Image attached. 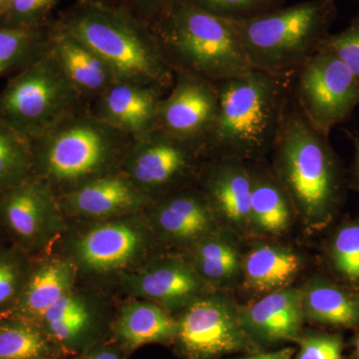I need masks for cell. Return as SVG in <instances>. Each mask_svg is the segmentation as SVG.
<instances>
[{
	"mask_svg": "<svg viewBox=\"0 0 359 359\" xmlns=\"http://www.w3.org/2000/svg\"><path fill=\"white\" fill-rule=\"evenodd\" d=\"M78 283L74 264L58 252L35 257L20 297L6 314L39 323L42 316Z\"/></svg>",
	"mask_w": 359,
	"mask_h": 359,
	"instance_id": "19",
	"label": "cell"
},
{
	"mask_svg": "<svg viewBox=\"0 0 359 359\" xmlns=\"http://www.w3.org/2000/svg\"><path fill=\"white\" fill-rule=\"evenodd\" d=\"M209 159L197 177L202 185L201 191L215 214L235 226L250 223L252 179L248 163L233 158Z\"/></svg>",
	"mask_w": 359,
	"mask_h": 359,
	"instance_id": "18",
	"label": "cell"
},
{
	"mask_svg": "<svg viewBox=\"0 0 359 359\" xmlns=\"http://www.w3.org/2000/svg\"><path fill=\"white\" fill-rule=\"evenodd\" d=\"M132 140L85 107L30 141L34 176L44 180L56 196L62 195L93 180L121 173Z\"/></svg>",
	"mask_w": 359,
	"mask_h": 359,
	"instance_id": "4",
	"label": "cell"
},
{
	"mask_svg": "<svg viewBox=\"0 0 359 359\" xmlns=\"http://www.w3.org/2000/svg\"><path fill=\"white\" fill-rule=\"evenodd\" d=\"M318 50L337 56L359 81V13L354 16L346 29L335 34L330 33Z\"/></svg>",
	"mask_w": 359,
	"mask_h": 359,
	"instance_id": "34",
	"label": "cell"
},
{
	"mask_svg": "<svg viewBox=\"0 0 359 359\" xmlns=\"http://www.w3.org/2000/svg\"><path fill=\"white\" fill-rule=\"evenodd\" d=\"M203 11L226 20L256 18L285 6V0H188Z\"/></svg>",
	"mask_w": 359,
	"mask_h": 359,
	"instance_id": "33",
	"label": "cell"
},
{
	"mask_svg": "<svg viewBox=\"0 0 359 359\" xmlns=\"http://www.w3.org/2000/svg\"><path fill=\"white\" fill-rule=\"evenodd\" d=\"M117 301L108 290L78 283L39 323L61 356H78L110 332Z\"/></svg>",
	"mask_w": 359,
	"mask_h": 359,
	"instance_id": "12",
	"label": "cell"
},
{
	"mask_svg": "<svg viewBox=\"0 0 359 359\" xmlns=\"http://www.w3.org/2000/svg\"><path fill=\"white\" fill-rule=\"evenodd\" d=\"M34 176L32 142L0 120V192Z\"/></svg>",
	"mask_w": 359,
	"mask_h": 359,
	"instance_id": "30",
	"label": "cell"
},
{
	"mask_svg": "<svg viewBox=\"0 0 359 359\" xmlns=\"http://www.w3.org/2000/svg\"><path fill=\"white\" fill-rule=\"evenodd\" d=\"M34 257L16 245H0V313L8 311L20 297Z\"/></svg>",
	"mask_w": 359,
	"mask_h": 359,
	"instance_id": "31",
	"label": "cell"
},
{
	"mask_svg": "<svg viewBox=\"0 0 359 359\" xmlns=\"http://www.w3.org/2000/svg\"><path fill=\"white\" fill-rule=\"evenodd\" d=\"M207 287L183 256H158L123 276L111 292L156 302L173 313L207 294Z\"/></svg>",
	"mask_w": 359,
	"mask_h": 359,
	"instance_id": "15",
	"label": "cell"
},
{
	"mask_svg": "<svg viewBox=\"0 0 359 359\" xmlns=\"http://www.w3.org/2000/svg\"><path fill=\"white\" fill-rule=\"evenodd\" d=\"M292 97L311 126L330 137L359 105V81L337 56L318 50L294 73Z\"/></svg>",
	"mask_w": 359,
	"mask_h": 359,
	"instance_id": "9",
	"label": "cell"
},
{
	"mask_svg": "<svg viewBox=\"0 0 359 359\" xmlns=\"http://www.w3.org/2000/svg\"><path fill=\"white\" fill-rule=\"evenodd\" d=\"M78 359H123L122 351L113 344L100 341L78 355Z\"/></svg>",
	"mask_w": 359,
	"mask_h": 359,
	"instance_id": "38",
	"label": "cell"
},
{
	"mask_svg": "<svg viewBox=\"0 0 359 359\" xmlns=\"http://www.w3.org/2000/svg\"><path fill=\"white\" fill-rule=\"evenodd\" d=\"M309 320L320 325L359 328V292L327 278H316L302 292Z\"/></svg>",
	"mask_w": 359,
	"mask_h": 359,
	"instance_id": "24",
	"label": "cell"
},
{
	"mask_svg": "<svg viewBox=\"0 0 359 359\" xmlns=\"http://www.w3.org/2000/svg\"><path fill=\"white\" fill-rule=\"evenodd\" d=\"M95 1H104V2H106L105 0H95Z\"/></svg>",
	"mask_w": 359,
	"mask_h": 359,
	"instance_id": "44",
	"label": "cell"
},
{
	"mask_svg": "<svg viewBox=\"0 0 359 359\" xmlns=\"http://www.w3.org/2000/svg\"><path fill=\"white\" fill-rule=\"evenodd\" d=\"M158 242L189 248L215 231L217 215L201 190L184 188L144 210Z\"/></svg>",
	"mask_w": 359,
	"mask_h": 359,
	"instance_id": "16",
	"label": "cell"
},
{
	"mask_svg": "<svg viewBox=\"0 0 359 359\" xmlns=\"http://www.w3.org/2000/svg\"><path fill=\"white\" fill-rule=\"evenodd\" d=\"M292 78L252 69L216 83V122L202 157L233 158L249 163L273 150L292 97Z\"/></svg>",
	"mask_w": 359,
	"mask_h": 359,
	"instance_id": "2",
	"label": "cell"
},
{
	"mask_svg": "<svg viewBox=\"0 0 359 359\" xmlns=\"http://www.w3.org/2000/svg\"><path fill=\"white\" fill-rule=\"evenodd\" d=\"M68 221H102L143 212L153 200L124 174L108 175L57 196Z\"/></svg>",
	"mask_w": 359,
	"mask_h": 359,
	"instance_id": "17",
	"label": "cell"
},
{
	"mask_svg": "<svg viewBox=\"0 0 359 359\" xmlns=\"http://www.w3.org/2000/svg\"><path fill=\"white\" fill-rule=\"evenodd\" d=\"M294 353V348H292V347H287V348L273 351V353L259 354V355L250 356V358L242 359H292Z\"/></svg>",
	"mask_w": 359,
	"mask_h": 359,
	"instance_id": "40",
	"label": "cell"
},
{
	"mask_svg": "<svg viewBox=\"0 0 359 359\" xmlns=\"http://www.w3.org/2000/svg\"><path fill=\"white\" fill-rule=\"evenodd\" d=\"M55 25L95 51L116 81L158 90L164 95L173 86V67L150 25L126 9L80 0Z\"/></svg>",
	"mask_w": 359,
	"mask_h": 359,
	"instance_id": "1",
	"label": "cell"
},
{
	"mask_svg": "<svg viewBox=\"0 0 359 359\" xmlns=\"http://www.w3.org/2000/svg\"><path fill=\"white\" fill-rule=\"evenodd\" d=\"M330 264L344 282L359 285V219L344 222L328 245Z\"/></svg>",
	"mask_w": 359,
	"mask_h": 359,
	"instance_id": "32",
	"label": "cell"
},
{
	"mask_svg": "<svg viewBox=\"0 0 359 359\" xmlns=\"http://www.w3.org/2000/svg\"><path fill=\"white\" fill-rule=\"evenodd\" d=\"M49 47L86 102L116 82L112 70L95 51L55 23L49 28Z\"/></svg>",
	"mask_w": 359,
	"mask_h": 359,
	"instance_id": "22",
	"label": "cell"
},
{
	"mask_svg": "<svg viewBox=\"0 0 359 359\" xmlns=\"http://www.w3.org/2000/svg\"><path fill=\"white\" fill-rule=\"evenodd\" d=\"M183 257L208 285L231 280L241 264L235 245L215 231L187 248Z\"/></svg>",
	"mask_w": 359,
	"mask_h": 359,
	"instance_id": "27",
	"label": "cell"
},
{
	"mask_svg": "<svg viewBox=\"0 0 359 359\" xmlns=\"http://www.w3.org/2000/svg\"><path fill=\"white\" fill-rule=\"evenodd\" d=\"M149 25L174 71L219 83L252 70L228 20L188 0H173Z\"/></svg>",
	"mask_w": 359,
	"mask_h": 359,
	"instance_id": "5",
	"label": "cell"
},
{
	"mask_svg": "<svg viewBox=\"0 0 359 359\" xmlns=\"http://www.w3.org/2000/svg\"><path fill=\"white\" fill-rule=\"evenodd\" d=\"M62 356H49V358H37V359H61Z\"/></svg>",
	"mask_w": 359,
	"mask_h": 359,
	"instance_id": "43",
	"label": "cell"
},
{
	"mask_svg": "<svg viewBox=\"0 0 359 359\" xmlns=\"http://www.w3.org/2000/svg\"><path fill=\"white\" fill-rule=\"evenodd\" d=\"M164 96L158 90L116 81L94 99L90 111L135 139L156 128L158 108Z\"/></svg>",
	"mask_w": 359,
	"mask_h": 359,
	"instance_id": "20",
	"label": "cell"
},
{
	"mask_svg": "<svg viewBox=\"0 0 359 359\" xmlns=\"http://www.w3.org/2000/svg\"><path fill=\"white\" fill-rule=\"evenodd\" d=\"M297 359H342L344 339L339 334H316L299 340Z\"/></svg>",
	"mask_w": 359,
	"mask_h": 359,
	"instance_id": "36",
	"label": "cell"
},
{
	"mask_svg": "<svg viewBox=\"0 0 359 359\" xmlns=\"http://www.w3.org/2000/svg\"><path fill=\"white\" fill-rule=\"evenodd\" d=\"M200 151L156 127L131 142L123 162L124 174L153 201L186 188L198 176Z\"/></svg>",
	"mask_w": 359,
	"mask_h": 359,
	"instance_id": "11",
	"label": "cell"
},
{
	"mask_svg": "<svg viewBox=\"0 0 359 359\" xmlns=\"http://www.w3.org/2000/svg\"><path fill=\"white\" fill-rule=\"evenodd\" d=\"M61 356L36 321L0 313V359Z\"/></svg>",
	"mask_w": 359,
	"mask_h": 359,
	"instance_id": "28",
	"label": "cell"
},
{
	"mask_svg": "<svg viewBox=\"0 0 359 359\" xmlns=\"http://www.w3.org/2000/svg\"><path fill=\"white\" fill-rule=\"evenodd\" d=\"M48 47L0 92V120L30 141L87 107Z\"/></svg>",
	"mask_w": 359,
	"mask_h": 359,
	"instance_id": "8",
	"label": "cell"
},
{
	"mask_svg": "<svg viewBox=\"0 0 359 359\" xmlns=\"http://www.w3.org/2000/svg\"><path fill=\"white\" fill-rule=\"evenodd\" d=\"M174 72L173 86L161 99L156 127L201 153L218 114L217 85L186 71Z\"/></svg>",
	"mask_w": 359,
	"mask_h": 359,
	"instance_id": "14",
	"label": "cell"
},
{
	"mask_svg": "<svg viewBox=\"0 0 359 359\" xmlns=\"http://www.w3.org/2000/svg\"><path fill=\"white\" fill-rule=\"evenodd\" d=\"M49 28L0 25V77L16 74L48 50Z\"/></svg>",
	"mask_w": 359,
	"mask_h": 359,
	"instance_id": "29",
	"label": "cell"
},
{
	"mask_svg": "<svg viewBox=\"0 0 359 359\" xmlns=\"http://www.w3.org/2000/svg\"><path fill=\"white\" fill-rule=\"evenodd\" d=\"M301 259L290 250L264 245L248 255L244 263L245 283L257 292L285 289L301 269Z\"/></svg>",
	"mask_w": 359,
	"mask_h": 359,
	"instance_id": "26",
	"label": "cell"
},
{
	"mask_svg": "<svg viewBox=\"0 0 359 359\" xmlns=\"http://www.w3.org/2000/svg\"><path fill=\"white\" fill-rule=\"evenodd\" d=\"M139 18L150 23L157 18L173 0H125Z\"/></svg>",
	"mask_w": 359,
	"mask_h": 359,
	"instance_id": "37",
	"label": "cell"
},
{
	"mask_svg": "<svg viewBox=\"0 0 359 359\" xmlns=\"http://www.w3.org/2000/svg\"><path fill=\"white\" fill-rule=\"evenodd\" d=\"M61 0H9L4 26L7 27H37Z\"/></svg>",
	"mask_w": 359,
	"mask_h": 359,
	"instance_id": "35",
	"label": "cell"
},
{
	"mask_svg": "<svg viewBox=\"0 0 359 359\" xmlns=\"http://www.w3.org/2000/svg\"><path fill=\"white\" fill-rule=\"evenodd\" d=\"M337 18L335 0H309L228 22L252 69L294 76L327 39Z\"/></svg>",
	"mask_w": 359,
	"mask_h": 359,
	"instance_id": "7",
	"label": "cell"
},
{
	"mask_svg": "<svg viewBox=\"0 0 359 359\" xmlns=\"http://www.w3.org/2000/svg\"><path fill=\"white\" fill-rule=\"evenodd\" d=\"M275 172L309 223L332 221L346 190L339 156L325 136L311 126L292 97L273 148Z\"/></svg>",
	"mask_w": 359,
	"mask_h": 359,
	"instance_id": "3",
	"label": "cell"
},
{
	"mask_svg": "<svg viewBox=\"0 0 359 359\" xmlns=\"http://www.w3.org/2000/svg\"><path fill=\"white\" fill-rule=\"evenodd\" d=\"M0 224L13 245L32 257L48 254L68 229L57 196L37 176L0 192Z\"/></svg>",
	"mask_w": 359,
	"mask_h": 359,
	"instance_id": "10",
	"label": "cell"
},
{
	"mask_svg": "<svg viewBox=\"0 0 359 359\" xmlns=\"http://www.w3.org/2000/svg\"><path fill=\"white\" fill-rule=\"evenodd\" d=\"M177 321L175 340L187 359H214L249 344L250 334L238 309L218 295L197 297L181 311Z\"/></svg>",
	"mask_w": 359,
	"mask_h": 359,
	"instance_id": "13",
	"label": "cell"
},
{
	"mask_svg": "<svg viewBox=\"0 0 359 359\" xmlns=\"http://www.w3.org/2000/svg\"><path fill=\"white\" fill-rule=\"evenodd\" d=\"M248 167L252 179L250 223L268 233H282L292 218L289 193L275 172L255 169L249 163Z\"/></svg>",
	"mask_w": 359,
	"mask_h": 359,
	"instance_id": "25",
	"label": "cell"
},
{
	"mask_svg": "<svg viewBox=\"0 0 359 359\" xmlns=\"http://www.w3.org/2000/svg\"><path fill=\"white\" fill-rule=\"evenodd\" d=\"M8 2L9 0H0V16H4V14L6 13Z\"/></svg>",
	"mask_w": 359,
	"mask_h": 359,
	"instance_id": "42",
	"label": "cell"
},
{
	"mask_svg": "<svg viewBox=\"0 0 359 359\" xmlns=\"http://www.w3.org/2000/svg\"><path fill=\"white\" fill-rule=\"evenodd\" d=\"M159 244L143 211L102 221H68L52 252L72 261L78 283L111 292L123 276L159 256Z\"/></svg>",
	"mask_w": 359,
	"mask_h": 359,
	"instance_id": "6",
	"label": "cell"
},
{
	"mask_svg": "<svg viewBox=\"0 0 359 359\" xmlns=\"http://www.w3.org/2000/svg\"><path fill=\"white\" fill-rule=\"evenodd\" d=\"M344 133L353 143L354 149V159L351 167V185L359 190V136L353 132L344 130Z\"/></svg>",
	"mask_w": 359,
	"mask_h": 359,
	"instance_id": "39",
	"label": "cell"
},
{
	"mask_svg": "<svg viewBox=\"0 0 359 359\" xmlns=\"http://www.w3.org/2000/svg\"><path fill=\"white\" fill-rule=\"evenodd\" d=\"M243 325L250 335L264 341L294 339L301 330L304 309L302 292L280 289L238 309Z\"/></svg>",
	"mask_w": 359,
	"mask_h": 359,
	"instance_id": "23",
	"label": "cell"
},
{
	"mask_svg": "<svg viewBox=\"0 0 359 359\" xmlns=\"http://www.w3.org/2000/svg\"><path fill=\"white\" fill-rule=\"evenodd\" d=\"M178 321L171 311L156 302L122 297L111 323L113 342L124 353L151 344H164L176 337Z\"/></svg>",
	"mask_w": 359,
	"mask_h": 359,
	"instance_id": "21",
	"label": "cell"
},
{
	"mask_svg": "<svg viewBox=\"0 0 359 359\" xmlns=\"http://www.w3.org/2000/svg\"><path fill=\"white\" fill-rule=\"evenodd\" d=\"M353 355L354 358L359 359V332L353 339Z\"/></svg>",
	"mask_w": 359,
	"mask_h": 359,
	"instance_id": "41",
	"label": "cell"
}]
</instances>
